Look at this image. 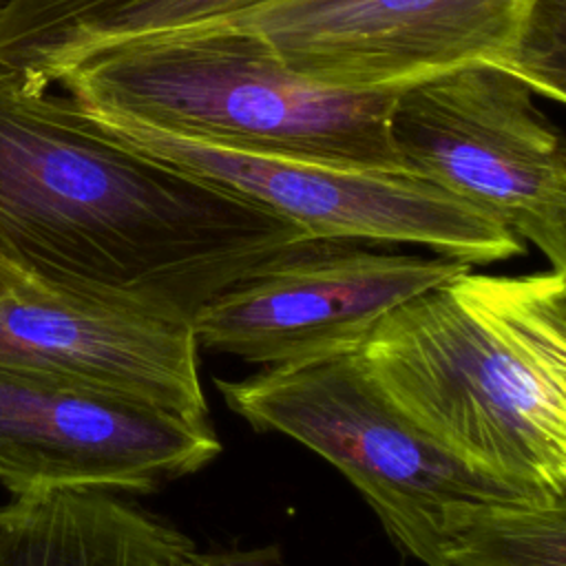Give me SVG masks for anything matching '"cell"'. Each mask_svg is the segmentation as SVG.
I'll list each match as a JSON object with an SVG mask.
<instances>
[{"instance_id":"cell-2","label":"cell","mask_w":566,"mask_h":566,"mask_svg":"<svg viewBox=\"0 0 566 566\" xmlns=\"http://www.w3.org/2000/svg\"><path fill=\"white\" fill-rule=\"evenodd\" d=\"M382 396L467 467L566 497V272L464 268L385 312L356 345Z\"/></svg>"},{"instance_id":"cell-14","label":"cell","mask_w":566,"mask_h":566,"mask_svg":"<svg viewBox=\"0 0 566 566\" xmlns=\"http://www.w3.org/2000/svg\"><path fill=\"white\" fill-rule=\"evenodd\" d=\"M513 73L555 104L566 97V0H537L520 35Z\"/></svg>"},{"instance_id":"cell-4","label":"cell","mask_w":566,"mask_h":566,"mask_svg":"<svg viewBox=\"0 0 566 566\" xmlns=\"http://www.w3.org/2000/svg\"><path fill=\"white\" fill-rule=\"evenodd\" d=\"M214 387L252 429L283 433L336 467L394 546L424 566H444L440 526L449 504L522 495L418 431L365 374L354 349L239 380L217 376Z\"/></svg>"},{"instance_id":"cell-1","label":"cell","mask_w":566,"mask_h":566,"mask_svg":"<svg viewBox=\"0 0 566 566\" xmlns=\"http://www.w3.org/2000/svg\"><path fill=\"white\" fill-rule=\"evenodd\" d=\"M310 237L270 208L91 126L0 69V250L38 283L192 323Z\"/></svg>"},{"instance_id":"cell-5","label":"cell","mask_w":566,"mask_h":566,"mask_svg":"<svg viewBox=\"0 0 566 566\" xmlns=\"http://www.w3.org/2000/svg\"><path fill=\"white\" fill-rule=\"evenodd\" d=\"M389 135L405 175L533 243L566 272V153L511 71L458 66L394 91Z\"/></svg>"},{"instance_id":"cell-12","label":"cell","mask_w":566,"mask_h":566,"mask_svg":"<svg viewBox=\"0 0 566 566\" xmlns=\"http://www.w3.org/2000/svg\"><path fill=\"white\" fill-rule=\"evenodd\" d=\"M188 542L119 493L55 489L0 504V566H153Z\"/></svg>"},{"instance_id":"cell-9","label":"cell","mask_w":566,"mask_h":566,"mask_svg":"<svg viewBox=\"0 0 566 566\" xmlns=\"http://www.w3.org/2000/svg\"><path fill=\"white\" fill-rule=\"evenodd\" d=\"M464 268L473 265L310 239L219 292L190 327L206 352L263 367L298 363L356 349L385 312Z\"/></svg>"},{"instance_id":"cell-7","label":"cell","mask_w":566,"mask_h":566,"mask_svg":"<svg viewBox=\"0 0 566 566\" xmlns=\"http://www.w3.org/2000/svg\"><path fill=\"white\" fill-rule=\"evenodd\" d=\"M535 2L263 0L210 22L254 35L301 77L371 93L398 91L467 64L513 73Z\"/></svg>"},{"instance_id":"cell-6","label":"cell","mask_w":566,"mask_h":566,"mask_svg":"<svg viewBox=\"0 0 566 566\" xmlns=\"http://www.w3.org/2000/svg\"><path fill=\"white\" fill-rule=\"evenodd\" d=\"M80 115L117 144L270 208L310 239L422 245L467 265L524 254V241L500 221L411 175L234 150L130 119Z\"/></svg>"},{"instance_id":"cell-10","label":"cell","mask_w":566,"mask_h":566,"mask_svg":"<svg viewBox=\"0 0 566 566\" xmlns=\"http://www.w3.org/2000/svg\"><path fill=\"white\" fill-rule=\"evenodd\" d=\"M0 367L210 420L188 323L38 281L0 301Z\"/></svg>"},{"instance_id":"cell-3","label":"cell","mask_w":566,"mask_h":566,"mask_svg":"<svg viewBox=\"0 0 566 566\" xmlns=\"http://www.w3.org/2000/svg\"><path fill=\"white\" fill-rule=\"evenodd\" d=\"M84 115L139 122L234 150L405 175L394 91H343L283 66L254 35L195 24L97 49L57 82Z\"/></svg>"},{"instance_id":"cell-8","label":"cell","mask_w":566,"mask_h":566,"mask_svg":"<svg viewBox=\"0 0 566 566\" xmlns=\"http://www.w3.org/2000/svg\"><path fill=\"white\" fill-rule=\"evenodd\" d=\"M221 451L210 420L0 367V484L13 495L153 493Z\"/></svg>"},{"instance_id":"cell-15","label":"cell","mask_w":566,"mask_h":566,"mask_svg":"<svg viewBox=\"0 0 566 566\" xmlns=\"http://www.w3.org/2000/svg\"><path fill=\"white\" fill-rule=\"evenodd\" d=\"M283 555L279 544L256 548L197 551L195 542L177 546L161 555L153 566H281Z\"/></svg>"},{"instance_id":"cell-11","label":"cell","mask_w":566,"mask_h":566,"mask_svg":"<svg viewBox=\"0 0 566 566\" xmlns=\"http://www.w3.org/2000/svg\"><path fill=\"white\" fill-rule=\"evenodd\" d=\"M263 0H0V69L33 93L51 91L108 44L186 29Z\"/></svg>"},{"instance_id":"cell-13","label":"cell","mask_w":566,"mask_h":566,"mask_svg":"<svg viewBox=\"0 0 566 566\" xmlns=\"http://www.w3.org/2000/svg\"><path fill=\"white\" fill-rule=\"evenodd\" d=\"M444 566H566V497H486L442 513Z\"/></svg>"},{"instance_id":"cell-16","label":"cell","mask_w":566,"mask_h":566,"mask_svg":"<svg viewBox=\"0 0 566 566\" xmlns=\"http://www.w3.org/2000/svg\"><path fill=\"white\" fill-rule=\"evenodd\" d=\"M35 283L31 276H27L18 265H13L0 250V301L7 296L18 294L27 285Z\"/></svg>"}]
</instances>
